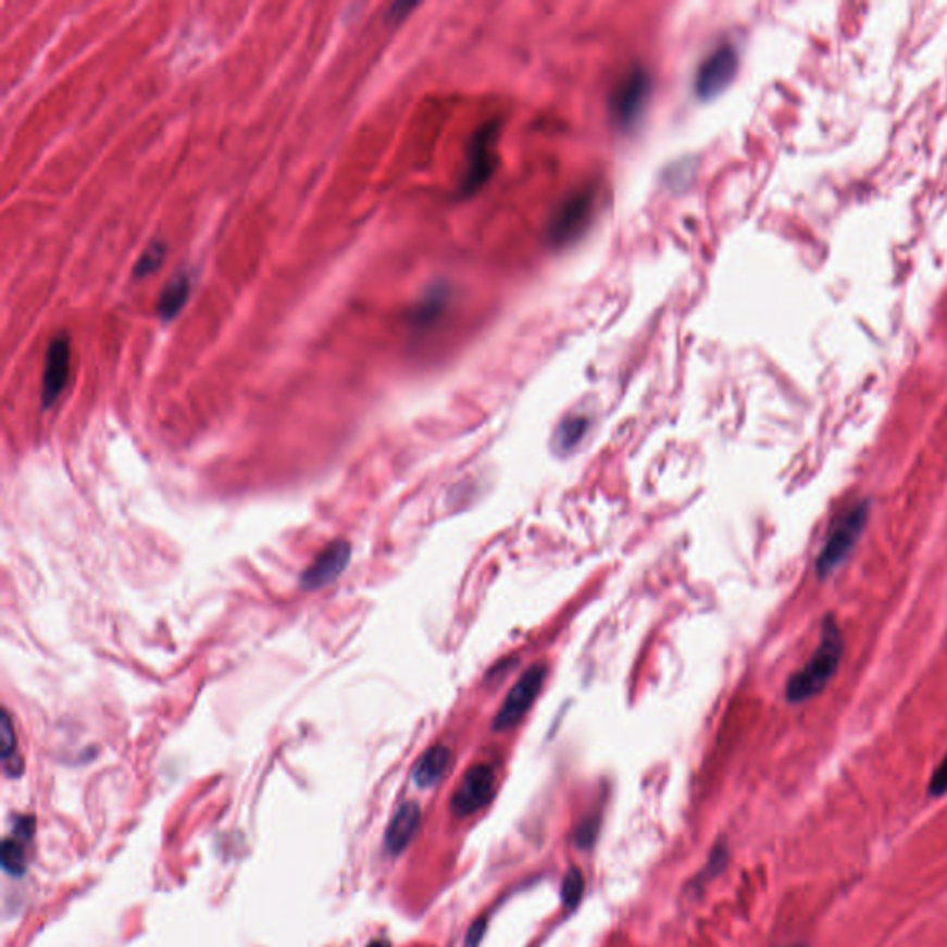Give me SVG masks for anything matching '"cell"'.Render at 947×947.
<instances>
[{"mask_svg":"<svg viewBox=\"0 0 947 947\" xmlns=\"http://www.w3.org/2000/svg\"><path fill=\"white\" fill-rule=\"evenodd\" d=\"M450 761H452V751L443 744L427 749L413 768V781H415L416 786L429 788V786L437 785L450 767Z\"/></svg>","mask_w":947,"mask_h":947,"instance_id":"12","label":"cell"},{"mask_svg":"<svg viewBox=\"0 0 947 947\" xmlns=\"http://www.w3.org/2000/svg\"><path fill=\"white\" fill-rule=\"evenodd\" d=\"M189 295H191V278L187 274L174 276L169 282L167 287L163 289L160 302H158V313L165 321H171L186 306Z\"/></svg>","mask_w":947,"mask_h":947,"instance_id":"13","label":"cell"},{"mask_svg":"<svg viewBox=\"0 0 947 947\" xmlns=\"http://www.w3.org/2000/svg\"><path fill=\"white\" fill-rule=\"evenodd\" d=\"M496 137H498L496 121L484 124L472 137L469 147V169L461 187L463 195L476 192L479 187H484L485 182L489 180L490 174L495 171Z\"/></svg>","mask_w":947,"mask_h":947,"instance_id":"7","label":"cell"},{"mask_svg":"<svg viewBox=\"0 0 947 947\" xmlns=\"http://www.w3.org/2000/svg\"><path fill=\"white\" fill-rule=\"evenodd\" d=\"M352 558V546L347 540H335L326 546L319 558L313 561L310 569L306 570L300 580V585L306 590H319L341 576L342 570L347 569Z\"/></svg>","mask_w":947,"mask_h":947,"instance_id":"9","label":"cell"},{"mask_svg":"<svg viewBox=\"0 0 947 947\" xmlns=\"http://www.w3.org/2000/svg\"><path fill=\"white\" fill-rule=\"evenodd\" d=\"M738 71V54L730 43L720 45L700 63L694 89L698 99L712 100L724 94Z\"/></svg>","mask_w":947,"mask_h":947,"instance_id":"5","label":"cell"},{"mask_svg":"<svg viewBox=\"0 0 947 947\" xmlns=\"http://www.w3.org/2000/svg\"><path fill=\"white\" fill-rule=\"evenodd\" d=\"M2 761H4V770L8 775H20L23 772V761L17 756V737L13 731L12 720L10 714L4 712L2 717Z\"/></svg>","mask_w":947,"mask_h":947,"instance_id":"14","label":"cell"},{"mask_svg":"<svg viewBox=\"0 0 947 947\" xmlns=\"http://www.w3.org/2000/svg\"><path fill=\"white\" fill-rule=\"evenodd\" d=\"M929 794L935 796V798H940V796L947 794V753L942 759L940 764L936 767L935 774L931 775Z\"/></svg>","mask_w":947,"mask_h":947,"instance_id":"21","label":"cell"},{"mask_svg":"<svg viewBox=\"0 0 947 947\" xmlns=\"http://www.w3.org/2000/svg\"><path fill=\"white\" fill-rule=\"evenodd\" d=\"M870 519V503H855L848 513L838 521L830 537L825 540L824 548L817 559V574L820 577H830L835 570L848 559L849 551L853 550L857 540L861 537Z\"/></svg>","mask_w":947,"mask_h":947,"instance_id":"2","label":"cell"},{"mask_svg":"<svg viewBox=\"0 0 947 947\" xmlns=\"http://www.w3.org/2000/svg\"><path fill=\"white\" fill-rule=\"evenodd\" d=\"M727 859H730L727 846H725L724 843L717 844L714 849H712L711 855H709L706 870L698 875V883L701 885V883H707V881H711L712 877H717V875L724 870L725 864H727Z\"/></svg>","mask_w":947,"mask_h":947,"instance_id":"18","label":"cell"},{"mask_svg":"<svg viewBox=\"0 0 947 947\" xmlns=\"http://www.w3.org/2000/svg\"><path fill=\"white\" fill-rule=\"evenodd\" d=\"M2 868L10 875H23L26 872V855L23 843L17 838H7L2 843Z\"/></svg>","mask_w":947,"mask_h":947,"instance_id":"15","label":"cell"},{"mask_svg":"<svg viewBox=\"0 0 947 947\" xmlns=\"http://www.w3.org/2000/svg\"><path fill=\"white\" fill-rule=\"evenodd\" d=\"M595 210L593 192H577L570 197L550 224V239L556 245H569L582 236L583 229L590 223Z\"/></svg>","mask_w":947,"mask_h":947,"instance_id":"8","label":"cell"},{"mask_svg":"<svg viewBox=\"0 0 947 947\" xmlns=\"http://www.w3.org/2000/svg\"><path fill=\"white\" fill-rule=\"evenodd\" d=\"M36 820L34 817H17L13 822V838H17L21 843H28L34 835Z\"/></svg>","mask_w":947,"mask_h":947,"instance_id":"22","label":"cell"},{"mask_svg":"<svg viewBox=\"0 0 947 947\" xmlns=\"http://www.w3.org/2000/svg\"><path fill=\"white\" fill-rule=\"evenodd\" d=\"M598 833H600V818H585L582 824L577 825L576 833H574V844L580 849L593 848V844L598 838Z\"/></svg>","mask_w":947,"mask_h":947,"instance_id":"20","label":"cell"},{"mask_svg":"<svg viewBox=\"0 0 947 947\" xmlns=\"http://www.w3.org/2000/svg\"><path fill=\"white\" fill-rule=\"evenodd\" d=\"M68 369H71V345L67 337H54L50 341L47 358H45L43 392L41 403L49 409L58 398L62 397L67 385Z\"/></svg>","mask_w":947,"mask_h":947,"instance_id":"10","label":"cell"},{"mask_svg":"<svg viewBox=\"0 0 947 947\" xmlns=\"http://www.w3.org/2000/svg\"><path fill=\"white\" fill-rule=\"evenodd\" d=\"M495 785L496 775L493 767L489 764L472 767L459 783L458 790L453 793L450 801L453 814L458 818H466L484 809L495 794Z\"/></svg>","mask_w":947,"mask_h":947,"instance_id":"6","label":"cell"},{"mask_svg":"<svg viewBox=\"0 0 947 947\" xmlns=\"http://www.w3.org/2000/svg\"><path fill=\"white\" fill-rule=\"evenodd\" d=\"M843 651V635L836 620L830 614L825 616L822 638L811 661L786 683V700L790 703H803L822 693L840 666Z\"/></svg>","mask_w":947,"mask_h":947,"instance_id":"1","label":"cell"},{"mask_svg":"<svg viewBox=\"0 0 947 947\" xmlns=\"http://www.w3.org/2000/svg\"><path fill=\"white\" fill-rule=\"evenodd\" d=\"M794 947H803V946H794Z\"/></svg>","mask_w":947,"mask_h":947,"instance_id":"25","label":"cell"},{"mask_svg":"<svg viewBox=\"0 0 947 947\" xmlns=\"http://www.w3.org/2000/svg\"><path fill=\"white\" fill-rule=\"evenodd\" d=\"M485 931H487V920L485 918H477L476 922L472 923L469 931H466L463 947H479V944L484 940Z\"/></svg>","mask_w":947,"mask_h":947,"instance_id":"23","label":"cell"},{"mask_svg":"<svg viewBox=\"0 0 947 947\" xmlns=\"http://www.w3.org/2000/svg\"><path fill=\"white\" fill-rule=\"evenodd\" d=\"M366 947H390V944L384 938H379V940H372Z\"/></svg>","mask_w":947,"mask_h":947,"instance_id":"24","label":"cell"},{"mask_svg":"<svg viewBox=\"0 0 947 947\" xmlns=\"http://www.w3.org/2000/svg\"><path fill=\"white\" fill-rule=\"evenodd\" d=\"M165 260V245L162 241L150 242V247L145 250V254L139 258L134 269V276L137 279L145 278L149 274L155 273L160 265Z\"/></svg>","mask_w":947,"mask_h":947,"instance_id":"17","label":"cell"},{"mask_svg":"<svg viewBox=\"0 0 947 947\" xmlns=\"http://www.w3.org/2000/svg\"><path fill=\"white\" fill-rule=\"evenodd\" d=\"M650 91V76L643 68H633L632 73L620 82L609 100L611 119L619 128L630 130L638 123V119L645 112V105L648 104Z\"/></svg>","mask_w":947,"mask_h":947,"instance_id":"4","label":"cell"},{"mask_svg":"<svg viewBox=\"0 0 947 947\" xmlns=\"http://www.w3.org/2000/svg\"><path fill=\"white\" fill-rule=\"evenodd\" d=\"M421 825V807L415 801H406L390 820L385 833V849L390 855L402 853L409 843L415 838Z\"/></svg>","mask_w":947,"mask_h":947,"instance_id":"11","label":"cell"},{"mask_svg":"<svg viewBox=\"0 0 947 947\" xmlns=\"http://www.w3.org/2000/svg\"><path fill=\"white\" fill-rule=\"evenodd\" d=\"M546 672L548 670H546L545 664H533L526 670V674H522L521 680L514 683L513 688L506 696L500 711L496 712L493 731L503 733V731L513 730L521 724L543 690Z\"/></svg>","mask_w":947,"mask_h":947,"instance_id":"3","label":"cell"},{"mask_svg":"<svg viewBox=\"0 0 947 947\" xmlns=\"http://www.w3.org/2000/svg\"><path fill=\"white\" fill-rule=\"evenodd\" d=\"M585 427H587L585 419H570V421L564 422L558 432L559 448L561 450H569V448L576 445L577 440L582 439Z\"/></svg>","mask_w":947,"mask_h":947,"instance_id":"19","label":"cell"},{"mask_svg":"<svg viewBox=\"0 0 947 947\" xmlns=\"http://www.w3.org/2000/svg\"><path fill=\"white\" fill-rule=\"evenodd\" d=\"M585 892V880H583L582 870L572 868L564 875L563 885H561V899L566 909H576L583 898Z\"/></svg>","mask_w":947,"mask_h":947,"instance_id":"16","label":"cell"}]
</instances>
